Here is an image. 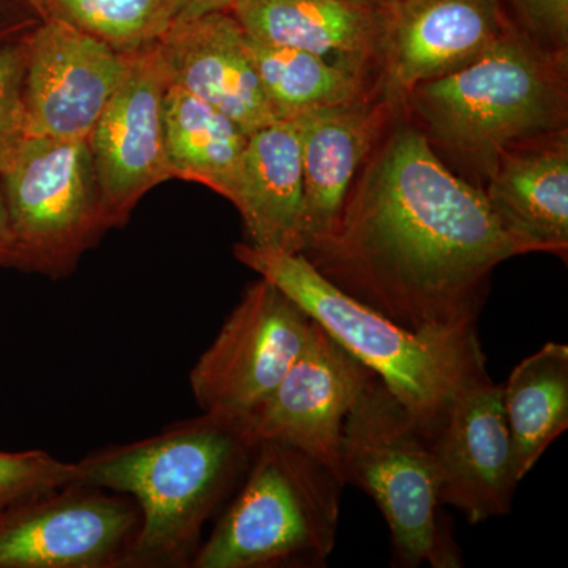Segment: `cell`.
Segmentation results:
<instances>
[{
	"mask_svg": "<svg viewBox=\"0 0 568 568\" xmlns=\"http://www.w3.org/2000/svg\"><path fill=\"white\" fill-rule=\"evenodd\" d=\"M302 254L355 301L425 332L476 325L497 265L528 253L481 186L448 170L399 100L335 230Z\"/></svg>",
	"mask_w": 568,
	"mask_h": 568,
	"instance_id": "obj_1",
	"label": "cell"
},
{
	"mask_svg": "<svg viewBox=\"0 0 568 568\" xmlns=\"http://www.w3.org/2000/svg\"><path fill=\"white\" fill-rule=\"evenodd\" d=\"M235 260L282 290L402 403L426 439L458 395L489 376L476 325L414 332L355 301L302 253L234 246Z\"/></svg>",
	"mask_w": 568,
	"mask_h": 568,
	"instance_id": "obj_2",
	"label": "cell"
},
{
	"mask_svg": "<svg viewBox=\"0 0 568 568\" xmlns=\"http://www.w3.org/2000/svg\"><path fill=\"white\" fill-rule=\"evenodd\" d=\"M567 61L511 21L473 62L422 82L403 102L433 148L485 175L511 145L567 129Z\"/></svg>",
	"mask_w": 568,
	"mask_h": 568,
	"instance_id": "obj_3",
	"label": "cell"
},
{
	"mask_svg": "<svg viewBox=\"0 0 568 568\" xmlns=\"http://www.w3.org/2000/svg\"><path fill=\"white\" fill-rule=\"evenodd\" d=\"M254 448L242 424L204 414L164 435L80 462L81 485L134 497L142 523L129 548L132 559H179Z\"/></svg>",
	"mask_w": 568,
	"mask_h": 568,
	"instance_id": "obj_4",
	"label": "cell"
},
{
	"mask_svg": "<svg viewBox=\"0 0 568 568\" xmlns=\"http://www.w3.org/2000/svg\"><path fill=\"white\" fill-rule=\"evenodd\" d=\"M339 478L375 500L398 566L463 567L462 551L440 515L429 439L376 376L343 426Z\"/></svg>",
	"mask_w": 568,
	"mask_h": 568,
	"instance_id": "obj_5",
	"label": "cell"
},
{
	"mask_svg": "<svg viewBox=\"0 0 568 568\" xmlns=\"http://www.w3.org/2000/svg\"><path fill=\"white\" fill-rule=\"evenodd\" d=\"M244 488L194 567H324L336 545L343 481L308 455L261 443Z\"/></svg>",
	"mask_w": 568,
	"mask_h": 568,
	"instance_id": "obj_6",
	"label": "cell"
},
{
	"mask_svg": "<svg viewBox=\"0 0 568 568\" xmlns=\"http://www.w3.org/2000/svg\"><path fill=\"white\" fill-rule=\"evenodd\" d=\"M18 268L69 274L111 227L88 140L29 134L0 173Z\"/></svg>",
	"mask_w": 568,
	"mask_h": 568,
	"instance_id": "obj_7",
	"label": "cell"
},
{
	"mask_svg": "<svg viewBox=\"0 0 568 568\" xmlns=\"http://www.w3.org/2000/svg\"><path fill=\"white\" fill-rule=\"evenodd\" d=\"M310 327L312 317L260 276L190 376L204 414L242 424L282 383L304 349Z\"/></svg>",
	"mask_w": 568,
	"mask_h": 568,
	"instance_id": "obj_8",
	"label": "cell"
},
{
	"mask_svg": "<svg viewBox=\"0 0 568 568\" xmlns=\"http://www.w3.org/2000/svg\"><path fill=\"white\" fill-rule=\"evenodd\" d=\"M373 376L312 320L304 349L242 428L253 446L274 443L295 448L339 478L343 426Z\"/></svg>",
	"mask_w": 568,
	"mask_h": 568,
	"instance_id": "obj_9",
	"label": "cell"
},
{
	"mask_svg": "<svg viewBox=\"0 0 568 568\" xmlns=\"http://www.w3.org/2000/svg\"><path fill=\"white\" fill-rule=\"evenodd\" d=\"M132 54L44 18L26 33L24 104L29 134L89 140L129 71Z\"/></svg>",
	"mask_w": 568,
	"mask_h": 568,
	"instance_id": "obj_10",
	"label": "cell"
},
{
	"mask_svg": "<svg viewBox=\"0 0 568 568\" xmlns=\"http://www.w3.org/2000/svg\"><path fill=\"white\" fill-rule=\"evenodd\" d=\"M170 84L156 41L133 52L125 78L89 136L111 227L122 226L149 190L173 179L163 133V97Z\"/></svg>",
	"mask_w": 568,
	"mask_h": 568,
	"instance_id": "obj_11",
	"label": "cell"
},
{
	"mask_svg": "<svg viewBox=\"0 0 568 568\" xmlns=\"http://www.w3.org/2000/svg\"><path fill=\"white\" fill-rule=\"evenodd\" d=\"M440 506L470 525L506 517L519 484L503 407V387L487 376L466 387L429 439Z\"/></svg>",
	"mask_w": 568,
	"mask_h": 568,
	"instance_id": "obj_12",
	"label": "cell"
},
{
	"mask_svg": "<svg viewBox=\"0 0 568 568\" xmlns=\"http://www.w3.org/2000/svg\"><path fill=\"white\" fill-rule=\"evenodd\" d=\"M500 0H387L379 85L403 100L473 62L510 24Z\"/></svg>",
	"mask_w": 568,
	"mask_h": 568,
	"instance_id": "obj_13",
	"label": "cell"
},
{
	"mask_svg": "<svg viewBox=\"0 0 568 568\" xmlns=\"http://www.w3.org/2000/svg\"><path fill=\"white\" fill-rule=\"evenodd\" d=\"M78 487L0 518V568L104 566L136 537L138 514L129 504Z\"/></svg>",
	"mask_w": 568,
	"mask_h": 568,
	"instance_id": "obj_14",
	"label": "cell"
},
{
	"mask_svg": "<svg viewBox=\"0 0 568 568\" xmlns=\"http://www.w3.org/2000/svg\"><path fill=\"white\" fill-rule=\"evenodd\" d=\"M156 43L171 84L222 111L248 136L276 122L246 32L231 11L175 20Z\"/></svg>",
	"mask_w": 568,
	"mask_h": 568,
	"instance_id": "obj_15",
	"label": "cell"
},
{
	"mask_svg": "<svg viewBox=\"0 0 568 568\" xmlns=\"http://www.w3.org/2000/svg\"><path fill=\"white\" fill-rule=\"evenodd\" d=\"M398 103L379 89L365 102L305 112L293 119L304 174L301 253L335 230L355 175Z\"/></svg>",
	"mask_w": 568,
	"mask_h": 568,
	"instance_id": "obj_16",
	"label": "cell"
},
{
	"mask_svg": "<svg viewBox=\"0 0 568 568\" xmlns=\"http://www.w3.org/2000/svg\"><path fill=\"white\" fill-rule=\"evenodd\" d=\"M230 11L261 43L313 52L379 81L386 6L364 0H234Z\"/></svg>",
	"mask_w": 568,
	"mask_h": 568,
	"instance_id": "obj_17",
	"label": "cell"
},
{
	"mask_svg": "<svg viewBox=\"0 0 568 568\" xmlns=\"http://www.w3.org/2000/svg\"><path fill=\"white\" fill-rule=\"evenodd\" d=\"M484 193L526 253L568 254V130L511 145L488 168Z\"/></svg>",
	"mask_w": 568,
	"mask_h": 568,
	"instance_id": "obj_18",
	"label": "cell"
},
{
	"mask_svg": "<svg viewBox=\"0 0 568 568\" xmlns=\"http://www.w3.org/2000/svg\"><path fill=\"white\" fill-rule=\"evenodd\" d=\"M233 204L244 220L246 244L301 253L304 174L293 121L250 134Z\"/></svg>",
	"mask_w": 568,
	"mask_h": 568,
	"instance_id": "obj_19",
	"label": "cell"
},
{
	"mask_svg": "<svg viewBox=\"0 0 568 568\" xmlns=\"http://www.w3.org/2000/svg\"><path fill=\"white\" fill-rule=\"evenodd\" d=\"M163 133L173 179L201 183L233 203L248 134L175 84L163 97Z\"/></svg>",
	"mask_w": 568,
	"mask_h": 568,
	"instance_id": "obj_20",
	"label": "cell"
},
{
	"mask_svg": "<svg viewBox=\"0 0 568 568\" xmlns=\"http://www.w3.org/2000/svg\"><path fill=\"white\" fill-rule=\"evenodd\" d=\"M503 387L515 470L519 481L568 428V346L545 343L523 358Z\"/></svg>",
	"mask_w": 568,
	"mask_h": 568,
	"instance_id": "obj_21",
	"label": "cell"
},
{
	"mask_svg": "<svg viewBox=\"0 0 568 568\" xmlns=\"http://www.w3.org/2000/svg\"><path fill=\"white\" fill-rule=\"evenodd\" d=\"M246 43L276 121L362 103L381 89L379 82L313 52L261 43L248 33Z\"/></svg>",
	"mask_w": 568,
	"mask_h": 568,
	"instance_id": "obj_22",
	"label": "cell"
},
{
	"mask_svg": "<svg viewBox=\"0 0 568 568\" xmlns=\"http://www.w3.org/2000/svg\"><path fill=\"white\" fill-rule=\"evenodd\" d=\"M44 18L73 26L115 50L133 54L162 39L183 0H40ZM43 18V20H44Z\"/></svg>",
	"mask_w": 568,
	"mask_h": 568,
	"instance_id": "obj_23",
	"label": "cell"
},
{
	"mask_svg": "<svg viewBox=\"0 0 568 568\" xmlns=\"http://www.w3.org/2000/svg\"><path fill=\"white\" fill-rule=\"evenodd\" d=\"M73 485H81L80 463L59 462L41 450L0 452V518Z\"/></svg>",
	"mask_w": 568,
	"mask_h": 568,
	"instance_id": "obj_24",
	"label": "cell"
},
{
	"mask_svg": "<svg viewBox=\"0 0 568 568\" xmlns=\"http://www.w3.org/2000/svg\"><path fill=\"white\" fill-rule=\"evenodd\" d=\"M26 33L0 44V173L29 136L24 104Z\"/></svg>",
	"mask_w": 568,
	"mask_h": 568,
	"instance_id": "obj_25",
	"label": "cell"
},
{
	"mask_svg": "<svg viewBox=\"0 0 568 568\" xmlns=\"http://www.w3.org/2000/svg\"><path fill=\"white\" fill-rule=\"evenodd\" d=\"M511 21L545 50L568 54V0H500Z\"/></svg>",
	"mask_w": 568,
	"mask_h": 568,
	"instance_id": "obj_26",
	"label": "cell"
},
{
	"mask_svg": "<svg viewBox=\"0 0 568 568\" xmlns=\"http://www.w3.org/2000/svg\"><path fill=\"white\" fill-rule=\"evenodd\" d=\"M17 244L11 233L9 212H7L6 197L0 183V267H17Z\"/></svg>",
	"mask_w": 568,
	"mask_h": 568,
	"instance_id": "obj_27",
	"label": "cell"
},
{
	"mask_svg": "<svg viewBox=\"0 0 568 568\" xmlns=\"http://www.w3.org/2000/svg\"><path fill=\"white\" fill-rule=\"evenodd\" d=\"M234 0H183L182 11L178 20L201 17L213 11H230Z\"/></svg>",
	"mask_w": 568,
	"mask_h": 568,
	"instance_id": "obj_28",
	"label": "cell"
},
{
	"mask_svg": "<svg viewBox=\"0 0 568 568\" xmlns=\"http://www.w3.org/2000/svg\"><path fill=\"white\" fill-rule=\"evenodd\" d=\"M22 26H24V22L14 20V18L9 14V11L0 6V44L20 36Z\"/></svg>",
	"mask_w": 568,
	"mask_h": 568,
	"instance_id": "obj_29",
	"label": "cell"
},
{
	"mask_svg": "<svg viewBox=\"0 0 568 568\" xmlns=\"http://www.w3.org/2000/svg\"><path fill=\"white\" fill-rule=\"evenodd\" d=\"M22 2H24L26 6H28L29 9L32 10V13L36 14V17L39 18V20H43L44 11L40 0H22Z\"/></svg>",
	"mask_w": 568,
	"mask_h": 568,
	"instance_id": "obj_30",
	"label": "cell"
},
{
	"mask_svg": "<svg viewBox=\"0 0 568 568\" xmlns=\"http://www.w3.org/2000/svg\"><path fill=\"white\" fill-rule=\"evenodd\" d=\"M364 2L373 3V6H386L387 0H364Z\"/></svg>",
	"mask_w": 568,
	"mask_h": 568,
	"instance_id": "obj_31",
	"label": "cell"
}]
</instances>
